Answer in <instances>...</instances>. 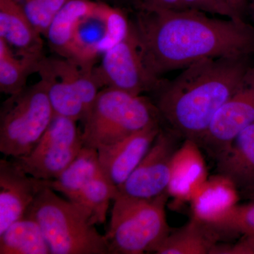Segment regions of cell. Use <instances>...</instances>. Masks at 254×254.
Segmentation results:
<instances>
[{
	"mask_svg": "<svg viewBox=\"0 0 254 254\" xmlns=\"http://www.w3.org/2000/svg\"><path fill=\"white\" fill-rule=\"evenodd\" d=\"M98 3L94 0H68L64 5L53 18L45 36L53 53L67 58L76 24L82 18L93 12Z\"/></svg>",
	"mask_w": 254,
	"mask_h": 254,
	"instance_id": "18",
	"label": "cell"
},
{
	"mask_svg": "<svg viewBox=\"0 0 254 254\" xmlns=\"http://www.w3.org/2000/svg\"><path fill=\"white\" fill-rule=\"evenodd\" d=\"M187 7L199 10L207 14H217L225 18L240 19L219 0H185Z\"/></svg>",
	"mask_w": 254,
	"mask_h": 254,
	"instance_id": "26",
	"label": "cell"
},
{
	"mask_svg": "<svg viewBox=\"0 0 254 254\" xmlns=\"http://www.w3.org/2000/svg\"><path fill=\"white\" fill-rule=\"evenodd\" d=\"M169 195L136 198L118 193L114 198L109 230L105 235L111 254L154 252L168 236L165 205Z\"/></svg>",
	"mask_w": 254,
	"mask_h": 254,
	"instance_id": "5",
	"label": "cell"
},
{
	"mask_svg": "<svg viewBox=\"0 0 254 254\" xmlns=\"http://www.w3.org/2000/svg\"><path fill=\"white\" fill-rule=\"evenodd\" d=\"M49 180L28 175L10 159L0 160V233L23 218Z\"/></svg>",
	"mask_w": 254,
	"mask_h": 254,
	"instance_id": "11",
	"label": "cell"
},
{
	"mask_svg": "<svg viewBox=\"0 0 254 254\" xmlns=\"http://www.w3.org/2000/svg\"><path fill=\"white\" fill-rule=\"evenodd\" d=\"M185 141L174 155L168 189V195L178 203L190 201L208 180L199 146L195 141Z\"/></svg>",
	"mask_w": 254,
	"mask_h": 254,
	"instance_id": "14",
	"label": "cell"
},
{
	"mask_svg": "<svg viewBox=\"0 0 254 254\" xmlns=\"http://www.w3.org/2000/svg\"><path fill=\"white\" fill-rule=\"evenodd\" d=\"M218 254H254V234L242 237L236 245L221 246Z\"/></svg>",
	"mask_w": 254,
	"mask_h": 254,
	"instance_id": "28",
	"label": "cell"
},
{
	"mask_svg": "<svg viewBox=\"0 0 254 254\" xmlns=\"http://www.w3.org/2000/svg\"><path fill=\"white\" fill-rule=\"evenodd\" d=\"M161 123L143 128L121 141L98 149L103 175L117 187L126 181L148 153L158 136Z\"/></svg>",
	"mask_w": 254,
	"mask_h": 254,
	"instance_id": "12",
	"label": "cell"
},
{
	"mask_svg": "<svg viewBox=\"0 0 254 254\" xmlns=\"http://www.w3.org/2000/svg\"><path fill=\"white\" fill-rule=\"evenodd\" d=\"M68 0H18L31 23L42 36H46L50 23Z\"/></svg>",
	"mask_w": 254,
	"mask_h": 254,
	"instance_id": "25",
	"label": "cell"
},
{
	"mask_svg": "<svg viewBox=\"0 0 254 254\" xmlns=\"http://www.w3.org/2000/svg\"><path fill=\"white\" fill-rule=\"evenodd\" d=\"M93 74L100 88H111L136 95L153 93L163 80L153 76L145 67L131 23L126 38L103 53Z\"/></svg>",
	"mask_w": 254,
	"mask_h": 254,
	"instance_id": "8",
	"label": "cell"
},
{
	"mask_svg": "<svg viewBox=\"0 0 254 254\" xmlns=\"http://www.w3.org/2000/svg\"><path fill=\"white\" fill-rule=\"evenodd\" d=\"M249 59L208 58L184 68L172 81L163 78L151 93L162 121L180 138L198 143L240 86L251 66Z\"/></svg>",
	"mask_w": 254,
	"mask_h": 254,
	"instance_id": "2",
	"label": "cell"
},
{
	"mask_svg": "<svg viewBox=\"0 0 254 254\" xmlns=\"http://www.w3.org/2000/svg\"><path fill=\"white\" fill-rule=\"evenodd\" d=\"M249 2H250V14L252 15L254 21V0H249Z\"/></svg>",
	"mask_w": 254,
	"mask_h": 254,
	"instance_id": "31",
	"label": "cell"
},
{
	"mask_svg": "<svg viewBox=\"0 0 254 254\" xmlns=\"http://www.w3.org/2000/svg\"><path fill=\"white\" fill-rule=\"evenodd\" d=\"M102 173L98 150L83 146L77 157L59 176L49 180V187L71 200L88 182Z\"/></svg>",
	"mask_w": 254,
	"mask_h": 254,
	"instance_id": "21",
	"label": "cell"
},
{
	"mask_svg": "<svg viewBox=\"0 0 254 254\" xmlns=\"http://www.w3.org/2000/svg\"><path fill=\"white\" fill-rule=\"evenodd\" d=\"M55 117L48 86L40 80L9 95L0 110V152L18 158L31 153Z\"/></svg>",
	"mask_w": 254,
	"mask_h": 254,
	"instance_id": "6",
	"label": "cell"
},
{
	"mask_svg": "<svg viewBox=\"0 0 254 254\" xmlns=\"http://www.w3.org/2000/svg\"><path fill=\"white\" fill-rule=\"evenodd\" d=\"M240 19L245 20L246 15L250 14L249 0H219Z\"/></svg>",
	"mask_w": 254,
	"mask_h": 254,
	"instance_id": "29",
	"label": "cell"
},
{
	"mask_svg": "<svg viewBox=\"0 0 254 254\" xmlns=\"http://www.w3.org/2000/svg\"><path fill=\"white\" fill-rule=\"evenodd\" d=\"M148 10H181L188 9L185 0H138L136 8Z\"/></svg>",
	"mask_w": 254,
	"mask_h": 254,
	"instance_id": "27",
	"label": "cell"
},
{
	"mask_svg": "<svg viewBox=\"0 0 254 254\" xmlns=\"http://www.w3.org/2000/svg\"><path fill=\"white\" fill-rule=\"evenodd\" d=\"M26 215L39 224L51 254H111L106 236L88 215L49 187L40 192Z\"/></svg>",
	"mask_w": 254,
	"mask_h": 254,
	"instance_id": "3",
	"label": "cell"
},
{
	"mask_svg": "<svg viewBox=\"0 0 254 254\" xmlns=\"http://www.w3.org/2000/svg\"><path fill=\"white\" fill-rule=\"evenodd\" d=\"M218 238L203 222L192 218L186 225L170 232L155 250L158 254H215Z\"/></svg>",
	"mask_w": 254,
	"mask_h": 254,
	"instance_id": "17",
	"label": "cell"
},
{
	"mask_svg": "<svg viewBox=\"0 0 254 254\" xmlns=\"http://www.w3.org/2000/svg\"><path fill=\"white\" fill-rule=\"evenodd\" d=\"M217 173L233 184L240 193L254 196V124L241 131L219 155Z\"/></svg>",
	"mask_w": 254,
	"mask_h": 254,
	"instance_id": "13",
	"label": "cell"
},
{
	"mask_svg": "<svg viewBox=\"0 0 254 254\" xmlns=\"http://www.w3.org/2000/svg\"><path fill=\"white\" fill-rule=\"evenodd\" d=\"M118 193V187L102 173L83 187L70 200L88 215L94 225L106 221L110 200Z\"/></svg>",
	"mask_w": 254,
	"mask_h": 254,
	"instance_id": "23",
	"label": "cell"
},
{
	"mask_svg": "<svg viewBox=\"0 0 254 254\" xmlns=\"http://www.w3.org/2000/svg\"><path fill=\"white\" fill-rule=\"evenodd\" d=\"M0 254H51L41 227L28 215L0 233Z\"/></svg>",
	"mask_w": 254,
	"mask_h": 254,
	"instance_id": "19",
	"label": "cell"
},
{
	"mask_svg": "<svg viewBox=\"0 0 254 254\" xmlns=\"http://www.w3.org/2000/svg\"><path fill=\"white\" fill-rule=\"evenodd\" d=\"M38 74L46 82L48 95L55 115L82 122L87 109L76 85L58 77L44 68H39Z\"/></svg>",
	"mask_w": 254,
	"mask_h": 254,
	"instance_id": "22",
	"label": "cell"
},
{
	"mask_svg": "<svg viewBox=\"0 0 254 254\" xmlns=\"http://www.w3.org/2000/svg\"><path fill=\"white\" fill-rule=\"evenodd\" d=\"M205 224L218 241L252 235L254 234V200L247 204L237 203L217 220Z\"/></svg>",
	"mask_w": 254,
	"mask_h": 254,
	"instance_id": "24",
	"label": "cell"
},
{
	"mask_svg": "<svg viewBox=\"0 0 254 254\" xmlns=\"http://www.w3.org/2000/svg\"><path fill=\"white\" fill-rule=\"evenodd\" d=\"M161 122L148 97L104 88L81 122L83 145L98 150Z\"/></svg>",
	"mask_w": 254,
	"mask_h": 254,
	"instance_id": "4",
	"label": "cell"
},
{
	"mask_svg": "<svg viewBox=\"0 0 254 254\" xmlns=\"http://www.w3.org/2000/svg\"><path fill=\"white\" fill-rule=\"evenodd\" d=\"M44 53L15 54L11 47L0 38V91L9 95L17 94L26 87L28 76L38 73Z\"/></svg>",
	"mask_w": 254,
	"mask_h": 254,
	"instance_id": "20",
	"label": "cell"
},
{
	"mask_svg": "<svg viewBox=\"0 0 254 254\" xmlns=\"http://www.w3.org/2000/svg\"><path fill=\"white\" fill-rule=\"evenodd\" d=\"M136 9L132 28L145 67L155 77L208 58L254 54V27L245 20L212 18L190 8Z\"/></svg>",
	"mask_w": 254,
	"mask_h": 254,
	"instance_id": "1",
	"label": "cell"
},
{
	"mask_svg": "<svg viewBox=\"0 0 254 254\" xmlns=\"http://www.w3.org/2000/svg\"><path fill=\"white\" fill-rule=\"evenodd\" d=\"M179 138L170 128L162 126L148 153L123 185L118 187V193L141 198H154L168 193Z\"/></svg>",
	"mask_w": 254,
	"mask_h": 254,
	"instance_id": "9",
	"label": "cell"
},
{
	"mask_svg": "<svg viewBox=\"0 0 254 254\" xmlns=\"http://www.w3.org/2000/svg\"><path fill=\"white\" fill-rule=\"evenodd\" d=\"M42 35L18 0H0V38L18 55L43 53Z\"/></svg>",
	"mask_w": 254,
	"mask_h": 254,
	"instance_id": "15",
	"label": "cell"
},
{
	"mask_svg": "<svg viewBox=\"0 0 254 254\" xmlns=\"http://www.w3.org/2000/svg\"><path fill=\"white\" fill-rule=\"evenodd\" d=\"M94 1H99V2L105 3L110 5V6H115V7L122 8L128 3H132L133 7L135 8V2L133 0H94Z\"/></svg>",
	"mask_w": 254,
	"mask_h": 254,
	"instance_id": "30",
	"label": "cell"
},
{
	"mask_svg": "<svg viewBox=\"0 0 254 254\" xmlns=\"http://www.w3.org/2000/svg\"><path fill=\"white\" fill-rule=\"evenodd\" d=\"M83 146L77 122L55 115L31 153L11 160L32 177L53 180L72 163Z\"/></svg>",
	"mask_w": 254,
	"mask_h": 254,
	"instance_id": "7",
	"label": "cell"
},
{
	"mask_svg": "<svg viewBox=\"0 0 254 254\" xmlns=\"http://www.w3.org/2000/svg\"><path fill=\"white\" fill-rule=\"evenodd\" d=\"M252 200H254V196L253 197V198H252Z\"/></svg>",
	"mask_w": 254,
	"mask_h": 254,
	"instance_id": "32",
	"label": "cell"
},
{
	"mask_svg": "<svg viewBox=\"0 0 254 254\" xmlns=\"http://www.w3.org/2000/svg\"><path fill=\"white\" fill-rule=\"evenodd\" d=\"M254 124V66L247 70L236 91L213 118L197 143L216 160L235 137Z\"/></svg>",
	"mask_w": 254,
	"mask_h": 254,
	"instance_id": "10",
	"label": "cell"
},
{
	"mask_svg": "<svg viewBox=\"0 0 254 254\" xmlns=\"http://www.w3.org/2000/svg\"><path fill=\"white\" fill-rule=\"evenodd\" d=\"M238 190L220 175L208 179L190 200L193 217L204 223L217 220L236 205Z\"/></svg>",
	"mask_w": 254,
	"mask_h": 254,
	"instance_id": "16",
	"label": "cell"
}]
</instances>
